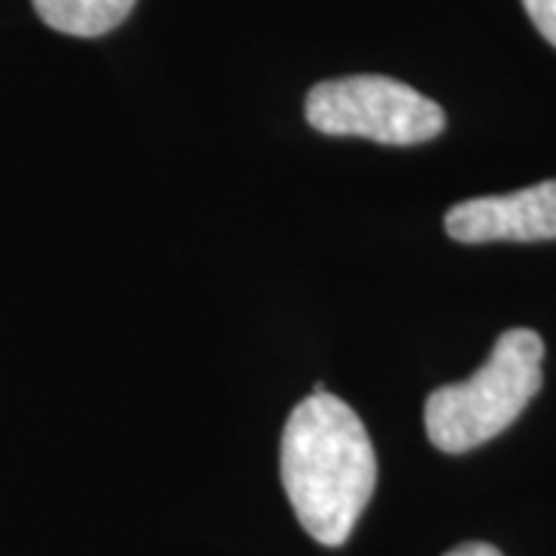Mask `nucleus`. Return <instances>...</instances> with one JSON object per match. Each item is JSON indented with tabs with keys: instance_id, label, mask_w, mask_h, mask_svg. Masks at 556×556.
Masks as SVG:
<instances>
[{
	"instance_id": "39448f33",
	"label": "nucleus",
	"mask_w": 556,
	"mask_h": 556,
	"mask_svg": "<svg viewBox=\"0 0 556 556\" xmlns=\"http://www.w3.org/2000/svg\"><path fill=\"white\" fill-rule=\"evenodd\" d=\"M53 31L72 38H100L130 16L137 0H31Z\"/></svg>"
},
{
	"instance_id": "0eeeda50",
	"label": "nucleus",
	"mask_w": 556,
	"mask_h": 556,
	"mask_svg": "<svg viewBox=\"0 0 556 556\" xmlns=\"http://www.w3.org/2000/svg\"><path fill=\"white\" fill-rule=\"evenodd\" d=\"M445 556H504L497 547L485 544V541H467V544H457L455 551H448Z\"/></svg>"
},
{
	"instance_id": "7ed1b4c3",
	"label": "nucleus",
	"mask_w": 556,
	"mask_h": 556,
	"mask_svg": "<svg viewBox=\"0 0 556 556\" xmlns=\"http://www.w3.org/2000/svg\"><path fill=\"white\" fill-rule=\"evenodd\" d=\"M306 121L328 137H362L383 146H417L445 130L442 105L383 75L321 80L306 97Z\"/></svg>"
},
{
	"instance_id": "423d86ee",
	"label": "nucleus",
	"mask_w": 556,
	"mask_h": 556,
	"mask_svg": "<svg viewBox=\"0 0 556 556\" xmlns=\"http://www.w3.org/2000/svg\"><path fill=\"white\" fill-rule=\"evenodd\" d=\"M529 20L535 22L541 38L556 47V0H522Z\"/></svg>"
},
{
	"instance_id": "f03ea898",
	"label": "nucleus",
	"mask_w": 556,
	"mask_h": 556,
	"mask_svg": "<svg viewBox=\"0 0 556 556\" xmlns=\"http://www.w3.org/2000/svg\"><path fill=\"white\" fill-rule=\"evenodd\" d=\"M544 340L532 328H510L495 340L492 356L464 383L427 396L424 427L439 452L464 455L504 433L541 390Z\"/></svg>"
},
{
	"instance_id": "f257e3e1",
	"label": "nucleus",
	"mask_w": 556,
	"mask_h": 556,
	"mask_svg": "<svg viewBox=\"0 0 556 556\" xmlns=\"http://www.w3.org/2000/svg\"><path fill=\"white\" fill-rule=\"evenodd\" d=\"M281 482L298 522L318 544L353 535L378 485V455L362 417L343 399L313 393L281 433Z\"/></svg>"
},
{
	"instance_id": "20e7f679",
	"label": "nucleus",
	"mask_w": 556,
	"mask_h": 556,
	"mask_svg": "<svg viewBox=\"0 0 556 556\" xmlns=\"http://www.w3.org/2000/svg\"><path fill=\"white\" fill-rule=\"evenodd\" d=\"M445 232L464 244L556 239V179L510 195L460 201L445 214Z\"/></svg>"
}]
</instances>
